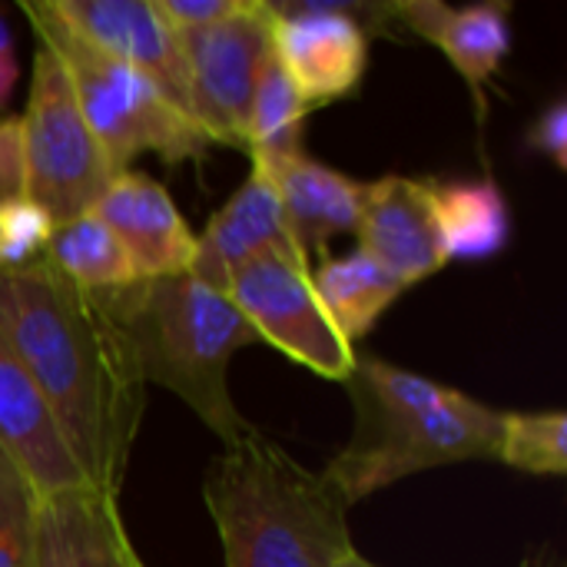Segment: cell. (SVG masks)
<instances>
[{
    "label": "cell",
    "instance_id": "cell-5",
    "mask_svg": "<svg viewBox=\"0 0 567 567\" xmlns=\"http://www.w3.org/2000/svg\"><path fill=\"white\" fill-rule=\"evenodd\" d=\"M20 13L27 17L33 40L50 47L60 60L93 140L116 173L130 169L140 153L186 163L213 146L199 123L176 110L156 83L76 37L47 0H27L20 3Z\"/></svg>",
    "mask_w": 567,
    "mask_h": 567
},
{
    "label": "cell",
    "instance_id": "cell-23",
    "mask_svg": "<svg viewBox=\"0 0 567 567\" xmlns=\"http://www.w3.org/2000/svg\"><path fill=\"white\" fill-rule=\"evenodd\" d=\"M53 226V216L40 203L27 196L0 199V272L37 266L47 252Z\"/></svg>",
    "mask_w": 567,
    "mask_h": 567
},
{
    "label": "cell",
    "instance_id": "cell-25",
    "mask_svg": "<svg viewBox=\"0 0 567 567\" xmlns=\"http://www.w3.org/2000/svg\"><path fill=\"white\" fill-rule=\"evenodd\" d=\"M243 3L246 0H156L159 13L166 17V23L176 33L216 27V23L229 20L233 13H239Z\"/></svg>",
    "mask_w": 567,
    "mask_h": 567
},
{
    "label": "cell",
    "instance_id": "cell-31",
    "mask_svg": "<svg viewBox=\"0 0 567 567\" xmlns=\"http://www.w3.org/2000/svg\"><path fill=\"white\" fill-rule=\"evenodd\" d=\"M133 567H146V565H143V561H140V558H136V561H133Z\"/></svg>",
    "mask_w": 567,
    "mask_h": 567
},
{
    "label": "cell",
    "instance_id": "cell-4",
    "mask_svg": "<svg viewBox=\"0 0 567 567\" xmlns=\"http://www.w3.org/2000/svg\"><path fill=\"white\" fill-rule=\"evenodd\" d=\"M106 302L143 385L173 392L226 449L256 432L229 395V362L262 339L226 292L183 272L140 279Z\"/></svg>",
    "mask_w": 567,
    "mask_h": 567
},
{
    "label": "cell",
    "instance_id": "cell-3",
    "mask_svg": "<svg viewBox=\"0 0 567 567\" xmlns=\"http://www.w3.org/2000/svg\"><path fill=\"white\" fill-rule=\"evenodd\" d=\"M203 502L226 567H336L355 548L336 485L259 432L206 468Z\"/></svg>",
    "mask_w": 567,
    "mask_h": 567
},
{
    "label": "cell",
    "instance_id": "cell-2",
    "mask_svg": "<svg viewBox=\"0 0 567 567\" xmlns=\"http://www.w3.org/2000/svg\"><path fill=\"white\" fill-rule=\"evenodd\" d=\"M349 385L355 429L322 472L349 508L429 468L498 462L505 412L372 355H355Z\"/></svg>",
    "mask_w": 567,
    "mask_h": 567
},
{
    "label": "cell",
    "instance_id": "cell-9",
    "mask_svg": "<svg viewBox=\"0 0 567 567\" xmlns=\"http://www.w3.org/2000/svg\"><path fill=\"white\" fill-rule=\"evenodd\" d=\"M272 53L309 110L349 96L369 66V33L346 7H276Z\"/></svg>",
    "mask_w": 567,
    "mask_h": 567
},
{
    "label": "cell",
    "instance_id": "cell-13",
    "mask_svg": "<svg viewBox=\"0 0 567 567\" xmlns=\"http://www.w3.org/2000/svg\"><path fill=\"white\" fill-rule=\"evenodd\" d=\"M120 498L73 488L33 498L23 567H133Z\"/></svg>",
    "mask_w": 567,
    "mask_h": 567
},
{
    "label": "cell",
    "instance_id": "cell-20",
    "mask_svg": "<svg viewBox=\"0 0 567 567\" xmlns=\"http://www.w3.org/2000/svg\"><path fill=\"white\" fill-rule=\"evenodd\" d=\"M435 206L449 262L492 259L508 246L512 219L502 189L492 179L435 186Z\"/></svg>",
    "mask_w": 567,
    "mask_h": 567
},
{
    "label": "cell",
    "instance_id": "cell-14",
    "mask_svg": "<svg viewBox=\"0 0 567 567\" xmlns=\"http://www.w3.org/2000/svg\"><path fill=\"white\" fill-rule=\"evenodd\" d=\"M266 252L306 259L289 233L272 176L252 163L243 186L213 213L206 229L196 236V256H193L189 276L223 292L229 276L243 262L266 256Z\"/></svg>",
    "mask_w": 567,
    "mask_h": 567
},
{
    "label": "cell",
    "instance_id": "cell-26",
    "mask_svg": "<svg viewBox=\"0 0 567 567\" xmlns=\"http://www.w3.org/2000/svg\"><path fill=\"white\" fill-rule=\"evenodd\" d=\"M528 146L548 156L558 169L567 166V103L555 100L528 130Z\"/></svg>",
    "mask_w": 567,
    "mask_h": 567
},
{
    "label": "cell",
    "instance_id": "cell-17",
    "mask_svg": "<svg viewBox=\"0 0 567 567\" xmlns=\"http://www.w3.org/2000/svg\"><path fill=\"white\" fill-rule=\"evenodd\" d=\"M402 23L419 33L422 40L435 43L449 63L462 73L472 86L478 106L485 83L512 53V27H508V3H472V7H449L442 0H409L392 7Z\"/></svg>",
    "mask_w": 567,
    "mask_h": 567
},
{
    "label": "cell",
    "instance_id": "cell-29",
    "mask_svg": "<svg viewBox=\"0 0 567 567\" xmlns=\"http://www.w3.org/2000/svg\"><path fill=\"white\" fill-rule=\"evenodd\" d=\"M522 567H565V561L558 558V555H551V551H542V555H532V558H525Z\"/></svg>",
    "mask_w": 567,
    "mask_h": 567
},
{
    "label": "cell",
    "instance_id": "cell-16",
    "mask_svg": "<svg viewBox=\"0 0 567 567\" xmlns=\"http://www.w3.org/2000/svg\"><path fill=\"white\" fill-rule=\"evenodd\" d=\"M262 169L276 183L289 233L306 259H309V252L322 249L329 239L359 229L365 196H369L365 179L346 176L306 153H296V156L262 166Z\"/></svg>",
    "mask_w": 567,
    "mask_h": 567
},
{
    "label": "cell",
    "instance_id": "cell-30",
    "mask_svg": "<svg viewBox=\"0 0 567 567\" xmlns=\"http://www.w3.org/2000/svg\"><path fill=\"white\" fill-rule=\"evenodd\" d=\"M336 567H379V565H372L369 558H362V555L352 548V551H349V555H346V558H342V561H339Z\"/></svg>",
    "mask_w": 567,
    "mask_h": 567
},
{
    "label": "cell",
    "instance_id": "cell-8",
    "mask_svg": "<svg viewBox=\"0 0 567 567\" xmlns=\"http://www.w3.org/2000/svg\"><path fill=\"white\" fill-rule=\"evenodd\" d=\"M272 3L246 0L229 20L179 33L189 116L209 136L246 150V123L266 56L272 53Z\"/></svg>",
    "mask_w": 567,
    "mask_h": 567
},
{
    "label": "cell",
    "instance_id": "cell-28",
    "mask_svg": "<svg viewBox=\"0 0 567 567\" xmlns=\"http://www.w3.org/2000/svg\"><path fill=\"white\" fill-rule=\"evenodd\" d=\"M17 47H13V33H10V23L7 17L0 13V110L10 103V93L17 86Z\"/></svg>",
    "mask_w": 567,
    "mask_h": 567
},
{
    "label": "cell",
    "instance_id": "cell-10",
    "mask_svg": "<svg viewBox=\"0 0 567 567\" xmlns=\"http://www.w3.org/2000/svg\"><path fill=\"white\" fill-rule=\"evenodd\" d=\"M47 7L76 37L156 83L189 116L179 33L166 23L156 0H47Z\"/></svg>",
    "mask_w": 567,
    "mask_h": 567
},
{
    "label": "cell",
    "instance_id": "cell-12",
    "mask_svg": "<svg viewBox=\"0 0 567 567\" xmlns=\"http://www.w3.org/2000/svg\"><path fill=\"white\" fill-rule=\"evenodd\" d=\"M359 249L379 259L405 286H415L449 266L435 183L412 176H382L369 183L359 219Z\"/></svg>",
    "mask_w": 567,
    "mask_h": 567
},
{
    "label": "cell",
    "instance_id": "cell-18",
    "mask_svg": "<svg viewBox=\"0 0 567 567\" xmlns=\"http://www.w3.org/2000/svg\"><path fill=\"white\" fill-rule=\"evenodd\" d=\"M319 306L326 309L336 332L355 349L359 339L372 332L382 312L409 289L395 272L359 246L346 256L322 259L319 269H309Z\"/></svg>",
    "mask_w": 567,
    "mask_h": 567
},
{
    "label": "cell",
    "instance_id": "cell-1",
    "mask_svg": "<svg viewBox=\"0 0 567 567\" xmlns=\"http://www.w3.org/2000/svg\"><path fill=\"white\" fill-rule=\"evenodd\" d=\"M0 346L43 395L86 485L120 498L146 409V385L106 296L47 262L0 272Z\"/></svg>",
    "mask_w": 567,
    "mask_h": 567
},
{
    "label": "cell",
    "instance_id": "cell-11",
    "mask_svg": "<svg viewBox=\"0 0 567 567\" xmlns=\"http://www.w3.org/2000/svg\"><path fill=\"white\" fill-rule=\"evenodd\" d=\"M123 246L136 279L183 276L196 256V233L159 179L123 169L90 209Z\"/></svg>",
    "mask_w": 567,
    "mask_h": 567
},
{
    "label": "cell",
    "instance_id": "cell-21",
    "mask_svg": "<svg viewBox=\"0 0 567 567\" xmlns=\"http://www.w3.org/2000/svg\"><path fill=\"white\" fill-rule=\"evenodd\" d=\"M306 100L292 86L289 73L276 60V53L266 56L252 106H249V123H246V153L259 166L282 163L296 153H302V126H306Z\"/></svg>",
    "mask_w": 567,
    "mask_h": 567
},
{
    "label": "cell",
    "instance_id": "cell-22",
    "mask_svg": "<svg viewBox=\"0 0 567 567\" xmlns=\"http://www.w3.org/2000/svg\"><path fill=\"white\" fill-rule=\"evenodd\" d=\"M498 462L538 475L561 478L567 475V415L551 412H505L502 415V445Z\"/></svg>",
    "mask_w": 567,
    "mask_h": 567
},
{
    "label": "cell",
    "instance_id": "cell-6",
    "mask_svg": "<svg viewBox=\"0 0 567 567\" xmlns=\"http://www.w3.org/2000/svg\"><path fill=\"white\" fill-rule=\"evenodd\" d=\"M17 120L23 140V196L40 203L53 223L90 213L116 169L93 140L60 60L43 43L33 47L27 110Z\"/></svg>",
    "mask_w": 567,
    "mask_h": 567
},
{
    "label": "cell",
    "instance_id": "cell-27",
    "mask_svg": "<svg viewBox=\"0 0 567 567\" xmlns=\"http://www.w3.org/2000/svg\"><path fill=\"white\" fill-rule=\"evenodd\" d=\"M10 196H23V140L17 116H0V199Z\"/></svg>",
    "mask_w": 567,
    "mask_h": 567
},
{
    "label": "cell",
    "instance_id": "cell-19",
    "mask_svg": "<svg viewBox=\"0 0 567 567\" xmlns=\"http://www.w3.org/2000/svg\"><path fill=\"white\" fill-rule=\"evenodd\" d=\"M40 262H47L70 286L93 296L120 292L140 282L120 239L93 213H80L73 219L56 223Z\"/></svg>",
    "mask_w": 567,
    "mask_h": 567
},
{
    "label": "cell",
    "instance_id": "cell-24",
    "mask_svg": "<svg viewBox=\"0 0 567 567\" xmlns=\"http://www.w3.org/2000/svg\"><path fill=\"white\" fill-rule=\"evenodd\" d=\"M33 492L20 472L0 455V567H23L30 542Z\"/></svg>",
    "mask_w": 567,
    "mask_h": 567
},
{
    "label": "cell",
    "instance_id": "cell-7",
    "mask_svg": "<svg viewBox=\"0 0 567 567\" xmlns=\"http://www.w3.org/2000/svg\"><path fill=\"white\" fill-rule=\"evenodd\" d=\"M262 346L286 352L292 362L329 382H349L355 349L336 332L312 289L309 262L299 256L266 252L243 262L226 289Z\"/></svg>",
    "mask_w": 567,
    "mask_h": 567
},
{
    "label": "cell",
    "instance_id": "cell-15",
    "mask_svg": "<svg viewBox=\"0 0 567 567\" xmlns=\"http://www.w3.org/2000/svg\"><path fill=\"white\" fill-rule=\"evenodd\" d=\"M0 455L20 472L33 498L90 488L43 395L3 346H0Z\"/></svg>",
    "mask_w": 567,
    "mask_h": 567
}]
</instances>
